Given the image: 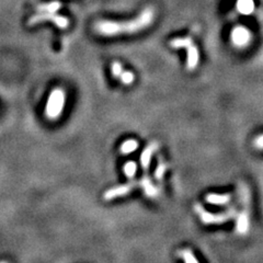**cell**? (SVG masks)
<instances>
[{
    "label": "cell",
    "mask_w": 263,
    "mask_h": 263,
    "mask_svg": "<svg viewBox=\"0 0 263 263\" xmlns=\"http://www.w3.org/2000/svg\"><path fill=\"white\" fill-rule=\"evenodd\" d=\"M206 203L212 204V205H217V206H224L230 203L231 201V195L229 193H226V194H216V193H208L207 195L205 196Z\"/></svg>",
    "instance_id": "11"
},
{
    "label": "cell",
    "mask_w": 263,
    "mask_h": 263,
    "mask_svg": "<svg viewBox=\"0 0 263 263\" xmlns=\"http://www.w3.org/2000/svg\"><path fill=\"white\" fill-rule=\"evenodd\" d=\"M123 171L127 178L130 180H133L137 172V164L135 161H127L126 164L123 167Z\"/></svg>",
    "instance_id": "16"
},
{
    "label": "cell",
    "mask_w": 263,
    "mask_h": 263,
    "mask_svg": "<svg viewBox=\"0 0 263 263\" xmlns=\"http://www.w3.org/2000/svg\"><path fill=\"white\" fill-rule=\"evenodd\" d=\"M237 9L243 15H250L254 9L253 0H238L237 2Z\"/></svg>",
    "instance_id": "13"
},
{
    "label": "cell",
    "mask_w": 263,
    "mask_h": 263,
    "mask_svg": "<svg viewBox=\"0 0 263 263\" xmlns=\"http://www.w3.org/2000/svg\"><path fill=\"white\" fill-rule=\"evenodd\" d=\"M138 142L136 139H127L121 144L120 152L122 155H130V153L137 150Z\"/></svg>",
    "instance_id": "12"
},
{
    "label": "cell",
    "mask_w": 263,
    "mask_h": 263,
    "mask_svg": "<svg viewBox=\"0 0 263 263\" xmlns=\"http://www.w3.org/2000/svg\"><path fill=\"white\" fill-rule=\"evenodd\" d=\"M61 7V3L59 1H51L47 3L39 4L37 8V10L39 12H46V13H55L57 10H59Z\"/></svg>",
    "instance_id": "14"
},
{
    "label": "cell",
    "mask_w": 263,
    "mask_h": 263,
    "mask_svg": "<svg viewBox=\"0 0 263 263\" xmlns=\"http://www.w3.org/2000/svg\"><path fill=\"white\" fill-rule=\"evenodd\" d=\"M231 38L236 46L244 47L249 43L250 38H251V35H250L249 31L247 29L243 28V26H238V28H236L234 31H232Z\"/></svg>",
    "instance_id": "9"
},
{
    "label": "cell",
    "mask_w": 263,
    "mask_h": 263,
    "mask_svg": "<svg viewBox=\"0 0 263 263\" xmlns=\"http://www.w3.org/2000/svg\"><path fill=\"white\" fill-rule=\"evenodd\" d=\"M253 146L258 149H263V135L258 136V137L254 139Z\"/></svg>",
    "instance_id": "20"
},
{
    "label": "cell",
    "mask_w": 263,
    "mask_h": 263,
    "mask_svg": "<svg viewBox=\"0 0 263 263\" xmlns=\"http://www.w3.org/2000/svg\"><path fill=\"white\" fill-rule=\"evenodd\" d=\"M194 210L195 213L199 215L200 221L205 224V225H219V224H224L228 221H231V219L235 218L237 215L235 206H231L230 208L226 209L225 212L223 213L214 214L207 212L201 204H195Z\"/></svg>",
    "instance_id": "3"
},
{
    "label": "cell",
    "mask_w": 263,
    "mask_h": 263,
    "mask_svg": "<svg viewBox=\"0 0 263 263\" xmlns=\"http://www.w3.org/2000/svg\"><path fill=\"white\" fill-rule=\"evenodd\" d=\"M43 21H52L54 22V23L58 26L59 29H65L67 28L68 25V20L66 19L65 17H61V16H57V15H54V13H46L44 12L42 13V15H35V16H32L29 19L28 21V24L29 25H33V24H37V23H39V22H43Z\"/></svg>",
    "instance_id": "6"
},
{
    "label": "cell",
    "mask_w": 263,
    "mask_h": 263,
    "mask_svg": "<svg viewBox=\"0 0 263 263\" xmlns=\"http://www.w3.org/2000/svg\"><path fill=\"white\" fill-rule=\"evenodd\" d=\"M65 104V92L61 89H55L48 99L46 107V115L48 118H57L63 112Z\"/></svg>",
    "instance_id": "5"
},
{
    "label": "cell",
    "mask_w": 263,
    "mask_h": 263,
    "mask_svg": "<svg viewBox=\"0 0 263 263\" xmlns=\"http://www.w3.org/2000/svg\"><path fill=\"white\" fill-rule=\"evenodd\" d=\"M153 11L146 8L140 15L131 21H100L95 24V31L103 37H116L120 34H132L139 32L151 24Z\"/></svg>",
    "instance_id": "1"
},
{
    "label": "cell",
    "mask_w": 263,
    "mask_h": 263,
    "mask_svg": "<svg viewBox=\"0 0 263 263\" xmlns=\"http://www.w3.org/2000/svg\"><path fill=\"white\" fill-rule=\"evenodd\" d=\"M120 81L124 85H132L135 80V75L131 72H127V70H123V73L121 74V76L118 77Z\"/></svg>",
    "instance_id": "18"
},
{
    "label": "cell",
    "mask_w": 263,
    "mask_h": 263,
    "mask_svg": "<svg viewBox=\"0 0 263 263\" xmlns=\"http://www.w3.org/2000/svg\"><path fill=\"white\" fill-rule=\"evenodd\" d=\"M178 256L182 259L184 263H200L190 249H183L178 252Z\"/></svg>",
    "instance_id": "15"
},
{
    "label": "cell",
    "mask_w": 263,
    "mask_h": 263,
    "mask_svg": "<svg viewBox=\"0 0 263 263\" xmlns=\"http://www.w3.org/2000/svg\"><path fill=\"white\" fill-rule=\"evenodd\" d=\"M167 169H168V165H167L164 160L160 159L157 165V168L155 169V172H153V178H155L157 181H161V180L164 179Z\"/></svg>",
    "instance_id": "17"
},
{
    "label": "cell",
    "mask_w": 263,
    "mask_h": 263,
    "mask_svg": "<svg viewBox=\"0 0 263 263\" xmlns=\"http://www.w3.org/2000/svg\"><path fill=\"white\" fill-rule=\"evenodd\" d=\"M1 263H6V262H1Z\"/></svg>",
    "instance_id": "21"
},
{
    "label": "cell",
    "mask_w": 263,
    "mask_h": 263,
    "mask_svg": "<svg viewBox=\"0 0 263 263\" xmlns=\"http://www.w3.org/2000/svg\"><path fill=\"white\" fill-rule=\"evenodd\" d=\"M123 70H124V68H123L121 63H118V61H113L111 65V73L114 77H116V78L120 77L121 74L123 73Z\"/></svg>",
    "instance_id": "19"
},
{
    "label": "cell",
    "mask_w": 263,
    "mask_h": 263,
    "mask_svg": "<svg viewBox=\"0 0 263 263\" xmlns=\"http://www.w3.org/2000/svg\"><path fill=\"white\" fill-rule=\"evenodd\" d=\"M158 149H159V144H158L157 142H151L143 150L142 155H140V166H142V168L145 171H147L149 169V166H150V162H151V158L153 156V153H155Z\"/></svg>",
    "instance_id": "8"
},
{
    "label": "cell",
    "mask_w": 263,
    "mask_h": 263,
    "mask_svg": "<svg viewBox=\"0 0 263 263\" xmlns=\"http://www.w3.org/2000/svg\"><path fill=\"white\" fill-rule=\"evenodd\" d=\"M239 195L241 204H243V210L236 215V232L244 236L248 234L250 228V192L244 183L239 186Z\"/></svg>",
    "instance_id": "2"
},
{
    "label": "cell",
    "mask_w": 263,
    "mask_h": 263,
    "mask_svg": "<svg viewBox=\"0 0 263 263\" xmlns=\"http://www.w3.org/2000/svg\"><path fill=\"white\" fill-rule=\"evenodd\" d=\"M136 187H137V182L134 181V180H131L130 182H127L125 184H122V186L112 188H110V190L105 191L103 194V199L105 201H111L116 199V197L125 196L127 194H130Z\"/></svg>",
    "instance_id": "7"
},
{
    "label": "cell",
    "mask_w": 263,
    "mask_h": 263,
    "mask_svg": "<svg viewBox=\"0 0 263 263\" xmlns=\"http://www.w3.org/2000/svg\"><path fill=\"white\" fill-rule=\"evenodd\" d=\"M139 186L142 187L145 195H146L147 197L155 199V197L159 195V188H158L155 184L152 183L151 179L149 178L148 174L143 175V178L140 179V181H139Z\"/></svg>",
    "instance_id": "10"
},
{
    "label": "cell",
    "mask_w": 263,
    "mask_h": 263,
    "mask_svg": "<svg viewBox=\"0 0 263 263\" xmlns=\"http://www.w3.org/2000/svg\"><path fill=\"white\" fill-rule=\"evenodd\" d=\"M170 46L172 48H187V68L188 70H193L199 65L200 55L199 50L195 46L190 38H177L170 42Z\"/></svg>",
    "instance_id": "4"
}]
</instances>
